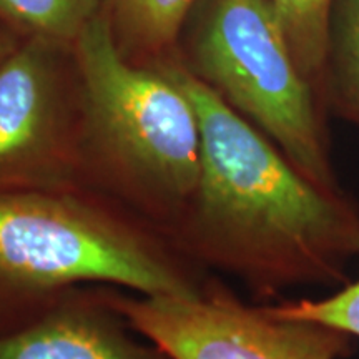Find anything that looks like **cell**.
I'll return each mask as SVG.
<instances>
[{"mask_svg": "<svg viewBox=\"0 0 359 359\" xmlns=\"http://www.w3.org/2000/svg\"><path fill=\"white\" fill-rule=\"evenodd\" d=\"M161 70L187 93L200 123V177L185 212L196 255L258 296L348 285L359 257L356 201L304 177L191 70Z\"/></svg>", "mask_w": 359, "mask_h": 359, "instance_id": "obj_1", "label": "cell"}, {"mask_svg": "<svg viewBox=\"0 0 359 359\" xmlns=\"http://www.w3.org/2000/svg\"><path fill=\"white\" fill-rule=\"evenodd\" d=\"M75 40L90 143L103 180L148 212L185 215L201 154L191 100L163 70L128 64L102 13Z\"/></svg>", "mask_w": 359, "mask_h": 359, "instance_id": "obj_2", "label": "cell"}, {"mask_svg": "<svg viewBox=\"0 0 359 359\" xmlns=\"http://www.w3.org/2000/svg\"><path fill=\"white\" fill-rule=\"evenodd\" d=\"M110 283L145 296L201 285L150 236L69 190L0 191V298Z\"/></svg>", "mask_w": 359, "mask_h": 359, "instance_id": "obj_3", "label": "cell"}, {"mask_svg": "<svg viewBox=\"0 0 359 359\" xmlns=\"http://www.w3.org/2000/svg\"><path fill=\"white\" fill-rule=\"evenodd\" d=\"M193 74L266 135L304 177L344 191L320 98L266 0H217L195 43Z\"/></svg>", "mask_w": 359, "mask_h": 359, "instance_id": "obj_4", "label": "cell"}, {"mask_svg": "<svg viewBox=\"0 0 359 359\" xmlns=\"http://www.w3.org/2000/svg\"><path fill=\"white\" fill-rule=\"evenodd\" d=\"M110 304L170 359H346L353 336L251 306L222 285L190 296H118Z\"/></svg>", "mask_w": 359, "mask_h": 359, "instance_id": "obj_5", "label": "cell"}, {"mask_svg": "<svg viewBox=\"0 0 359 359\" xmlns=\"http://www.w3.org/2000/svg\"><path fill=\"white\" fill-rule=\"evenodd\" d=\"M74 165L57 148L55 97L39 43L0 65V191L67 190Z\"/></svg>", "mask_w": 359, "mask_h": 359, "instance_id": "obj_6", "label": "cell"}, {"mask_svg": "<svg viewBox=\"0 0 359 359\" xmlns=\"http://www.w3.org/2000/svg\"><path fill=\"white\" fill-rule=\"evenodd\" d=\"M133 327L110 304H64L32 325L0 336V359H170L154 343L132 336Z\"/></svg>", "mask_w": 359, "mask_h": 359, "instance_id": "obj_7", "label": "cell"}, {"mask_svg": "<svg viewBox=\"0 0 359 359\" xmlns=\"http://www.w3.org/2000/svg\"><path fill=\"white\" fill-rule=\"evenodd\" d=\"M280 22L296 64L325 100V79L330 50L334 0H266Z\"/></svg>", "mask_w": 359, "mask_h": 359, "instance_id": "obj_8", "label": "cell"}, {"mask_svg": "<svg viewBox=\"0 0 359 359\" xmlns=\"http://www.w3.org/2000/svg\"><path fill=\"white\" fill-rule=\"evenodd\" d=\"M325 100L339 116L359 125V0H334Z\"/></svg>", "mask_w": 359, "mask_h": 359, "instance_id": "obj_9", "label": "cell"}, {"mask_svg": "<svg viewBox=\"0 0 359 359\" xmlns=\"http://www.w3.org/2000/svg\"><path fill=\"white\" fill-rule=\"evenodd\" d=\"M97 8L98 0H0V17L60 40L77 39Z\"/></svg>", "mask_w": 359, "mask_h": 359, "instance_id": "obj_10", "label": "cell"}, {"mask_svg": "<svg viewBox=\"0 0 359 359\" xmlns=\"http://www.w3.org/2000/svg\"><path fill=\"white\" fill-rule=\"evenodd\" d=\"M195 0H114L123 32L140 47L158 50L177 39Z\"/></svg>", "mask_w": 359, "mask_h": 359, "instance_id": "obj_11", "label": "cell"}, {"mask_svg": "<svg viewBox=\"0 0 359 359\" xmlns=\"http://www.w3.org/2000/svg\"><path fill=\"white\" fill-rule=\"evenodd\" d=\"M268 309L278 316L321 323L359 338V278L326 298L283 302Z\"/></svg>", "mask_w": 359, "mask_h": 359, "instance_id": "obj_12", "label": "cell"}, {"mask_svg": "<svg viewBox=\"0 0 359 359\" xmlns=\"http://www.w3.org/2000/svg\"><path fill=\"white\" fill-rule=\"evenodd\" d=\"M15 50L13 47V42L11 40V37H7L6 34L0 32V65L7 60V57Z\"/></svg>", "mask_w": 359, "mask_h": 359, "instance_id": "obj_13", "label": "cell"}]
</instances>
